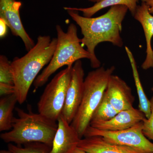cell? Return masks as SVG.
Returning a JSON list of instances; mask_svg holds the SVG:
<instances>
[{
  "label": "cell",
  "mask_w": 153,
  "mask_h": 153,
  "mask_svg": "<svg viewBox=\"0 0 153 153\" xmlns=\"http://www.w3.org/2000/svg\"><path fill=\"white\" fill-rule=\"evenodd\" d=\"M0 153H12L9 150H2L0 151Z\"/></svg>",
  "instance_id": "obj_26"
},
{
  "label": "cell",
  "mask_w": 153,
  "mask_h": 153,
  "mask_svg": "<svg viewBox=\"0 0 153 153\" xmlns=\"http://www.w3.org/2000/svg\"><path fill=\"white\" fill-rule=\"evenodd\" d=\"M152 90L153 91V87L152 88Z\"/></svg>",
  "instance_id": "obj_28"
},
{
  "label": "cell",
  "mask_w": 153,
  "mask_h": 153,
  "mask_svg": "<svg viewBox=\"0 0 153 153\" xmlns=\"http://www.w3.org/2000/svg\"><path fill=\"white\" fill-rule=\"evenodd\" d=\"M89 153L87 152H85V151L82 150L81 149H79L78 147H77L75 151H74V153Z\"/></svg>",
  "instance_id": "obj_25"
},
{
  "label": "cell",
  "mask_w": 153,
  "mask_h": 153,
  "mask_svg": "<svg viewBox=\"0 0 153 153\" xmlns=\"http://www.w3.org/2000/svg\"><path fill=\"white\" fill-rule=\"evenodd\" d=\"M57 44L51 61L33 82L35 90L43 86L49 77L58 69L65 66H72L82 59H91L90 53L84 49L78 38L76 25L71 23L66 32L56 25Z\"/></svg>",
  "instance_id": "obj_4"
},
{
  "label": "cell",
  "mask_w": 153,
  "mask_h": 153,
  "mask_svg": "<svg viewBox=\"0 0 153 153\" xmlns=\"http://www.w3.org/2000/svg\"><path fill=\"white\" fill-rule=\"evenodd\" d=\"M18 117H14L12 128L1 134L0 137L5 143H14L17 146L31 143H41L52 148L58 128L57 121L52 120L40 113L16 108Z\"/></svg>",
  "instance_id": "obj_3"
},
{
  "label": "cell",
  "mask_w": 153,
  "mask_h": 153,
  "mask_svg": "<svg viewBox=\"0 0 153 153\" xmlns=\"http://www.w3.org/2000/svg\"><path fill=\"white\" fill-rule=\"evenodd\" d=\"M125 50L131 66L134 81L136 87L137 93L139 101V109L144 114L146 118H149L151 114L150 100L148 99L145 93L140 79L136 62L132 52L127 46L125 47Z\"/></svg>",
  "instance_id": "obj_16"
},
{
  "label": "cell",
  "mask_w": 153,
  "mask_h": 153,
  "mask_svg": "<svg viewBox=\"0 0 153 153\" xmlns=\"http://www.w3.org/2000/svg\"><path fill=\"white\" fill-rule=\"evenodd\" d=\"M115 69L114 66L106 68L100 66L88 72L84 79L82 100L71 124L80 139L90 126L92 115L104 96L110 77Z\"/></svg>",
  "instance_id": "obj_5"
},
{
  "label": "cell",
  "mask_w": 153,
  "mask_h": 153,
  "mask_svg": "<svg viewBox=\"0 0 153 153\" xmlns=\"http://www.w3.org/2000/svg\"><path fill=\"white\" fill-rule=\"evenodd\" d=\"M57 44V38L39 36L35 46L27 53L20 58L15 57L11 62L15 94L19 104L26 101L32 83L41 69L51 61Z\"/></svg>",
  "instance_id": "obj_2"
},
{
  "label": "cell",
  "mask_w": 153,
  "mask_h": 153,
  "mask_svg": "<svg viewBox=\"0 0 153 153\" xmlns=\"http://www.w3.org/2000/svg\"><path fill=\"white\" fill-rule=\"evenodd\" d=\"M146 118L144 114L139 109L133 107L122 111L110 120L104 122L90 124L92 127L105 131L123 130L130 128L143 122Z\"/></svg>",
  "instance_id": "obj_12"
},
{
  "label": "cell",
  "mask_w": 153,
  "mask_h": 153,
  "mask_svg": "<svg viewBox=\"0 0 153 153\" xmlns=\"http://www.w3.org/2000/svg\"><path fill=\"white\" fill-rule=\"evenodd\" d=\"M150 102V116L143 121V132L145 136L153 141V96L151 99Z\"/></svg>",
  "instance_id": "obj_21"
},
{
  "label": "cell",
  "mask_w": 153,
  "mask_h": 153,
  "mask_svg": "<svg viewBox=\"0 0 153 153\" xmlns=\"http://www.w3.org/2000/svg\"><path fill=\"white\" fill-rule=\"evenodd\" d=\"M57 123L58 128L49 153H74L81 139L79 135L62 115Z\"/></svg>",
  "instance_id": "obj_11"
},
{
  "label": "cell",
  "mask_w": 153,
  "mask_h": 153,
  "mask_svg": "<svg viewBox=\"0 0 153 153\" xmlns=\"http://www.w3.org/2000/svg\"><path fill=\"white\" fill-rule=\"evenodd\" d=\"M22 146L8 143V149L12 153H49L51 147L41 143H31Z\"/></svg>",
  "instance_id": "obj_19"
},
{
  "label": "cell",
  "mask_w": 153,
  "mask_h": 153,
  "mask_svg": "<svg viewBox=\"0 0 153 153\" xmlns=\"http://www.w3.org/2000/svg\"><path fill=\"white\" fill-rule=\"evenodd\" d=\"M139 0H102L95 3L92 7L87 8H76L68 7V9L82 12L83 16L90 18L99 11L108 7L116 5H123L127 7L133 16L137 7Z\"/></svg>",
  "instance_id": "obj_15"
},
{
  "label": "cell",
  "mask_w": 153,
  "mask_h": 153,
  "mask_svg": "<svg viewBox=\"0 0 153 153\" xmlns=\"http://www.w3.org/2000/svg\"><path fill=\"white\" fill-rule=\"evenodd\" d=\"M105 94L119 112L133 107L135 98L131 88L117 75L112 74L110 76Z\"/></svg>",
  "instance_id": "obj_10"
},
{
  "label": "cell",
  "mask_w": 153,
  "mask_h": 153,
  "mask_svg": "<svg viewBox=\"0 0 153 153\" xmlns=\"http://www.w3.org/2000/svg\"><path fill=\"white\" fill-rule=\"evenodd\" d=\"M84 69L82 61H76L72 67L71 76L66 93L65 104L62 115L65 120L71 124L81 103L84 82Z\"/></svg>",
  "instance_id": "obj_8"
},
{
  "label": "cell",
  "mask_w": 153,
  "mask_h": 153,
  "mask_svg": "<svg viewBox=\"0 0 153 153\" xmlns=\"http://www.w3.org/2000/svg\"><path fill=\"white\" fill-rule=\"evenodd\" d=\"M118 112L110 102L105 94L103 98L94 113L90 124L110 120Z\"/></svg>",
  "instance_id": "obj_18"
},
{
  "label": "cell",
  "mask_w": 153,
  "mask_h": 153,
  "mask_svg": "<svg viewBox=\"0 0 153 153\" xmlns=\"http://www.w3.org/2000/svg\"><path fill=\"white\" fill-rule=\"evenodd\" d=\"M149 7V10L151 14H153V0H141Z\"/></svg>",
  "instance_id": "obj_24"
},
{
  "label": "cell",
  "mask_w": 153,
  "mask_h": 153,
  "mask_svg": "<svg viewBox=\"0 0 153 153\" xmlns=\"http://www.w3.org/2000/svg\"><path fill=\"white\" fill-rule=\"evenodd\" d=\"M64 9L72 20L79 26L82 35L81 43L90 53L91 66L93 68L100 67L101 62L95 55L96 47L100 43L107 42L120 48L123 46L121 36L122 23L128 9L123 5L110 7L105 13L95 18H87L79 15L78 11L64 7Z\"/></svg>",
  "instance_id": "obj_1"
},
{
  "label": "cell",
  "mask_w": 153,
  "mask_h": 153,
  "mask_svg": "<svg viewBox=\"0 0 153 153\" xmlns=\"http://www.w3.org/2000/svg\"><path fill=\"white\" fill-rule=\"evenodd\" d=\"M17 102L18 99L15 94L0 100V131H10L12 128L13 110Z\"/></svg>",
  "instance_id": "obj_17"
},
{
  "label": "cell",
  "mask_w": 153,
  "mask_h": 153,
  "mask_svg": "<svg viewBox=\"0 0 153 153\" xmlns=\"http://www.w3.org/2000/svg\"><path fill=\"white\" fill-rule=\"evenodd\" d=\"M7 25L3 19L0 18V38H4L7 33Z\"/></svg>",
  "instance_id": "obj_23"
},
{
  "label": "cell",
  "mask_w": 153,
  "mask_h": 153,
  "mask_svg": "<svg viewBox=\"0 0 153 153\" xmlns=\"http://www.w3.org/2000/svg\"><path fill=\"white\" fill-rule=\"evenodd\" d=\"M22 5L21 2L16 0H0V18L5 21L13 35L21 38L29 51L36 44L22 24L20 15Z\"/></svg>",
  "instance_id": "obj_9"
},
{
  "label": "cell",
  "mask_w": 153,
  "mask_h": 153,
  "mask_svg": "<svg viewBox=\"0 0 153 153\" xmlns=\"http://www.w3.org/2000/svg\"><path fill=\"white\" fill-rule=\"evenodd\" d=\"M87 1H89L92 2L96 3L100 1H102V0H87Z\"/></svg>",
  "instance_id": "obj_27"
},
{
  "label": "cell",
  "mask_w": 153,
  "mask_h": 153,
  "mask_svg": "<svg viewBox=\"0 0 153 153\" xmlns=\"http://www.w3.org/2000/svg\"><path fill=\"white\" fill-rule=\"evenodd\" d=\"M133 17L142 26L146 38V57L142 64L141 68L144 70L153 68V49L152 45L153 37V16L149 12L148 6L142 2L140 5H138Z\"/></svg>",
  "instance_id": "obj_13"
},
{
  "label": "cell",
  "mask_w": 153,
  "mask_h": 153,
  "mask_svg": "<svg viewBox=\"0 0 153 153\" xmlns=\"http://www.w3.org/2000/svg\"><path fill=\"white\" fill-rule=\"evenodd\" d=\"M15 93L14 85H6L0 83V95L6 96L11 95Z\"/></svg>",
  "instance_id": "obj_22"
},
{
  "label": "cell",
  "mask_w": 153,
  "mask_h": 153,
  "mask_svg": "<svg viewBox=\"0 0 153 153\" xmlns=\"http://www.w3.org/2000/svg\"><path fill=\"white\" fill-rule=\"evenodd\" d=\"M72 66L58 72L47 84L38 103V112L57 121L62 114L71 76Z\"/></svg>",
  "instance_id": "obj_6"
},
{
  "label": "cell",
  "mask_w": 153,
  "mask_h": 153,
  "mask_svg": "<svg viewBox=\"0 0 153 153\" xmlns=\"http://www.w3.org/2000/svg\"><path fill=\"white\" fill-rule=\"evenodd\" d=\"M77 147L89 153H141L130 147L107 142L100 136L81 139Z\"/></svg>",
  "instance_id": "obj_14"
},
{
  "label": "cell",
  "mask_w": 153,
  "mask_h": 153,
  "mask_svg": "<svg viewBox=\"0 0 153 153\" xmlns=\"http://www.w3.org/2000/svg\"><path fill=\"white\" fill-rule=\"evenodd\" d=\"M92 136L101 137L107 142L130 147L141 153H153V143L143 133V122L130 128L116 131L102 130L89 126L84 137Z\"/></svg>",
  "instance_id": "obj_7"
},
{
  "label": "cell",
  "mask_w": 153,
  "mask_h": 153,
  "mask_svg": "<svg viewBox=\"0 0 153 153\" xmlns=\"http://www.w3.org/2000/svg\"><path fill=\"white\" fill-rule=\"evenodd\" d=\"M0 83L14 85L11 62L6 56L2 55H0Z\"/></svg>",
  "instance_id": "obj_20"
}]
</instances>
